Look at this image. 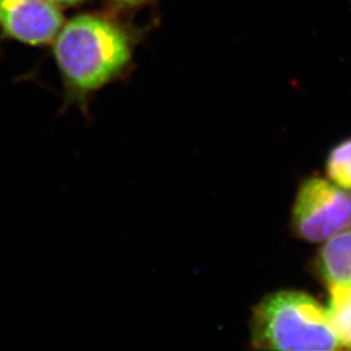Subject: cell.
Masks as SVG:
<instances>
[{
    "label": "cell",
    "mask_w": 351,
    "mask_h": 351,
    "mask_svg": "<svg viewBox=\"0 0 351 351\" xmlns=\"http://www.w3.org/2000/svg\"><path fill=\"white\" fill-rule=\"evenodd\" d=\"M136 42L125 26L107 16L85 13L62 26L53 39V58L62 75L64 107L88 116L93 95L128 73Z\"/></svg>",
    "instance_id": "6da1fadb"
},
{
    "label": "cell",
    "mask_w": 351,
    "mask_h": 351,
    "mask_svg": "<svg viewBox=\"0 0 351 351\" xmlns=\"http://www.w3.org/2000/svg\"><path fill=\"white\" fill-rule=\"evenodd\" d=\"M250 348L284 351L339 349L326 307L300 290H278L254 306Z\"/></svg>",
    "instance_id": "7a4b0ae2"
},
{
    "label": "cell",
    "mask_w": 351,
    "mask_h": 351,
    "mask_svg": "<svg viewBox=\"0 0 351 351\" xmlns=\"http://www.w3.org/2000/svg\"><path fill=\"white\" fill-rule=\"evenodd\" d=\"M290 228L307 242L326 239L351 229V191L328 178L313 176L298 188L291 207Z\"/></svg>",
    "instance_id": "3957f363"
},
{
    "label": "cell",
    "mask_w": 351,
    "mask_h": 351,
    "mask_svg": "<svg viewBox=\"0 0 351 351\" xmlns=\"http://www.w3.org/2000/svg\"><path fill=\"white\" fill-rule=\"evenodd\" d=\"M64 24L60 8L50 0H0V29L29 46L53 42Z\"/></svg>",
    "instance_id": "277c9868"
},
{
    "label": "cell",
    "mask_w": 351,
    "mask_h": 351,
    "mask_svg": "<svg viewBox=\"0 0 351 351\" xmlns=\"http://www.w3.org/2000/svg\"><path fill=\"white\" fill-rule=\"evenodd\" d=\"M314 268L326 285L351 287V229L326 239L315 258Z\"/></svg>",
    "instance_id": "5b68a950"
},
{
    "label": "cell",
    "mask_w": 351,
    "mask_h": 351,
    "mask_svg": "<svg viewBox=\"0 0 351 351\" xmlns=\"http://www.w3.org/2000/svg\"><path fill=\"white\" fill-rule=\"evenodd\" d=\"M326 313L339 349L351 350V287L328 285Z\"/></svg>",
    "instance_id": "8992f818"
},
{
    "label": "cell",
    "mask_w": 351,
    "mask_h": 351,
    "mask_svg": "<svg viewBox=\"0 0 351 351\" xmlns=\"http://www.w3.org/2000/svg\"><path fill=\"white\" fill-rule=\"evenodd\" d=\"M326 171L328 180L351 191V138L339 142L330 150Z\"/></svg>",
    "instance_id": "52a82bcc"
},
{
    "label": "cell",
    "mask_w": 351,
    "mask_h": 351,
    "mask_svg": "<svg viewBox=\"0 0 351 351\" xmlns=\"http://www.w3.org/2000/svg\"><path fill=\"white\" fill-rule=\"evenodd\" d=\"M51 3L56 4L58 7H71V5H75L82 3L84 0H50Z\"/></svg>",
    "instance_id": "ba28073f"
},
{
    "label": "cell",
    "mask_w": 351,
    "mask_h": 351,
    "mask_svg": "<svg viewBox=\"0 0 351 351\" xmlns=\"http://www.w3.org/2000/svg\"><path fill=\"white\" fill-rule=\"evenodd\" d=\"M116 1H119L121 4H126V5H139V4H143L149 0H116Z\"/></svg>",
    "instance_id": "9c48e42d"
}]
</instances>
